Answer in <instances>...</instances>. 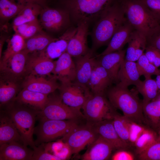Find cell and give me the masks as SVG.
Here are the masks:
<instances>
[{
  "instance_id": "cell-19",
  "label": "cell",
  "mask_w": 160,
  "mask_h": 160,
  "mask_svg": "<svg viewBox=\"0 0 160 160\" xmlns=\"http://www.w3.org/2000/svg\"><path fill=\"white\" fill-rule=\"evenodd\" d=\"M114 148L108 141L99 135L88 146L81 156L83 160H105L108 159Z\"/></svg>"
},
{
  "instance_id": "cell-1",
  "label": "cell",
  "mask_w": 160,
  "mask_h": 160,
  "mask_svg": "<svg viewBox=\"0 0 160 160\" xmlns=\"http://www.w3.org/2000/svg\"><path fill=\"white\" fill-rule=\"evenodd\" d=\"M127 20L121 0H118L95 23L91 33V51L95 53L101 47L108 45L114 34Z\"/></svg>"
},
{
  "instance_id": "cell-46",
  "label": "cell",
  "mask_w": 160,
  "mask_h": 160,
  "mask_svg": "<svg viewBox=\"0 0 160 160\" xmlns=\"http://www.w3.org/2000/svg\"><path fill=\"white\" fill-rule=\"evenodd\" d=\"M152 46L160 52V26L147 39V46Z\"/></svg>"
},
{
  "instance_id": "cell-8",
  "label": "cell",
  "mask_w": 160,
  "mask_h": 160,
  "mask_svg": "<svg viewBox=\"0 0 160 160\" xmlns=\"http://www.w3.org/2000/svg\"><path fill=\"white\" fill-rule=\"evenodd\" d=\"M40 118L56 120H76L84 118L80 111L65 104L60 96L49 97L47 102L43 109L39 111Z\"/></svg>"
},
{
  "instance_id": "cell-44",
  "label": "cell",
  "mask_w": 160,
  "mask_h": 160,
  "mask_svg": "<svg viewBox=\"0 0 160 160\" xmlns=\"http://www.w3.org/2000/svg\"><path fill=\"white\" fill-rule=\"evenodd\" d=\"M41 31V26L37 19L29 22L23 37L26 40Z\"/></svg>"
},
{
  "instance_id": "cell-6",
  "label": "cell",
  "mask_w": 160,
  "mask_h": 160,
  "mask_svg": "<svg viewBox=\"0 0 160 160\" xmlns=\"http://www.w3.org/2000/svg\"><path fill=\"white\" fill-rule=\"evenodd\" d=\"M83 115L88 124H92L106 120H112L117 114L104 94L94 95L89 96L83 106Z\"/></svg>"
},
{
  "instance_id": "cell-27",
  "label": "cell",
  "mask_w": 160,
  "mask_h": 160,
  "mask_svg": "<svg viewBox=\"0 0 160 160\" xmlns=\"http://www.w3.org/2000/svg\"><path fill=\"white\" fill-rule=\"evenodd\" d=\"M20 141L21 136L10 117L5 112L1 113L0 145Z\"/></svg>"
},
{
  "instance_id": "cell-17",
  "label": "cell",
  "mask_w": 160,
  "mask_h": 160,
  "mask_svg": "<svg viewBox=\"0 0 160 160\" xmlns=\"http://www.w3.org/2000/svg\"><path fill=\"white\" fill-rule=\"evenodd\" d=\"M55 63V61L40 52L29 54L26 73L38 76L49 75L53 70Z\"/></svg>"
},
{
  "instance_id": "cell-22",
  "label": "cell",
  "mask_w": 160,
  "mask_h": 160,
  "mask_svg": "<svg viewBox=\"0 0 160 160\" xmlns=\"http://www.w3.org/2000/svg\"><path fill=\"white\" fill-rule=\"evenodd\" d=\"M0 160H31L33 151L18 142L0 145Z\"/></svg>"
},
{
  "instance_id": "cell-35",
  "label": "cell",
  "mask_w": 160,
  "mask_h": 160,
  "mask_svg": "<svg viewBox=\"0 0 160 160\" xmlns=\"http://www.w3.org/2000/svg\"><path fill=\"white\" fill-rule=\"evenodd\" d=\"M18 90V86L14 80L7 79L6 81L1 80L0 84V105L8 103L14 99Z\"/></svg>"
},
{
  "instance_id": "cell-30",
  "label": "cell",
  "mask_w": 160,
  "mask_h": 160,
  "mask_svg": "<svg viewBox=\"0 0 160 160\" xmlns=\"http://www.w3.org/2000/svg\"><path fill=\"white\" fill-rule=\"evenodd\" d=\"M55 39L42 31L25 40L23 49L29 54L41 52Z\"/></svg>"
},
{
  "instance_id": "cell-29",
  "label": "cell",
  "mask_w": 160,
  "mask_h": 160,
  "mask_svg": "<svg viewBox=\"0 0 160 160\" xmlns=\"http://www.w3.org/2000/svg\"><path fill=\"white\" fill-rule=\"evenodd\" d=\"M145 124L157 132L160 129V100L143 104Z\"/></svg>"
},
{
  "instance_id": "cell-14",
  "label": "cell",
  "mask_w": 160,
  "mask_h": 160,
  "mask_svg": "<svg viewBox=\"0 0 160 160\" xmlns=\"http://www.w3.org/2000/svg\"><path fill=\"white\" fill-rule=\"evenodd\" d=\"M29 54L23 49L14 55L4 63L0 64V70L7 79L14 80L26 73Z\"/></svg>"
},
{
  "instance_id": "cell-4",
  "label": "cell",
  "mask_w": 160,
  "mask_h": 160,
  "mask_svg": "<svg viewBox=\"0 0 160 160\" xmlns=\"http://www.w3.org/2000/svg\"><path fill=\"white\" fill-rule=\"evenodd\" d=\"M128 23L146 39L160 26V23L142 0H121Z\"/></svg>"
},
{
  "instance_id": "cell-10",
  "label": "cell",
  "mask_w": 160,
  "mask_h": 160,
  "mask_svg": "<svg viewBox=\"0 0 160 160\" xmlns=\"http://www.w3.org/2000/svg\"><path fill=\"white\" fill-rule=\"evenodd\" d=\"M40 23L47 30L58 32L67 30L71 21L68 12L62 9L43 7L40 15Z\"/></svg>"
},
{
  "instance_id": "cell-34",
  "label": "cell",
  "mask_w": 160,
  "mask_h": 160,
  "mask_svg": "<svg viewBox=\"0 0 160 160\" xmlns=\"http://www.w3.org/2000/svg\"><path fill=\"white\" fill-rule=\"evenodd\" d=\"M25 5L15 0H0L1 20L6 21L15 17Z\"/></svg>"
},
{
  "instance_id": "cell-41",
  "label": "cell",
  "mask_w": 160,
  "mask_h": 160,
  "mask_svg": "<svg viewBox=\"0 0 160 160\" xmlns=\"http://www.w3.org/2000/svg\"><path fill=\"white\" fill-rule=\"evenodd\" d=\"M128 122L129 141L131 146H132L146 127L128 119Z\"/></svg>"
},
{
  "instance_id": "cell-26",
  "label": "cell",
  "mask_w": 160,
  "mask_h": 160,
  "mask_svg": "<svg viewBox=\"0 0 160 160\" xmlns=\"http://www.w3.org/2000/svg\"><path fill=\"white\" fill-rule=\"evenodd\" d=\"M128 44L125 59L136 62L144 53L147 47L146 37L142 33L135 29Z\"/></svg>"
},
{
  "instance_id": "cell-38",
  "label": "cell",
  "mask_w": 160,
  "mask_h": 160,
  "mask_svg": "<svg viewBox=\"0 0 160 160\" xmlns=\"http://www.w3.org/2000/svg\"><path fill=\"white\" fill-rule=\"evenodd\" d=\"M114 128L120 138L131 147L128 128V119L124 116L116 114L112 119Z\"/></svg>"
},
{
  "instance_id": "cell-31",
  "label": "cell",
  "mask_w": 160,
  "mask_h": 160,
  "mask_svg": "<svg viewBox=\"0 0 160 160\" xmlns=\"http://www.w3.org/2000/svg\"><path fill=\"white\" fill-rule=\"evenodd\" d=\"M43 7L35 3L26 4L14 18L12 22V27L37 19V17L40 15Z\"/></svg>"
},
{
  "instance_id": "cell-12",
  "label": "cell",
  "mask_w": 160,
  "mask_h": 160,
  "mask_svg": "<svg viewBox=\"0 0 160 160\" xmlns=\"http://www.w3.org/2000/svg\"><path fill=\"white\" fill-rule=\"evenodd\" d=\"M89 25L86 22H82L77 25V31L69 41L66 51L72 57L84 55L90 51L87 42Z\"/></svg>"
},
{
  "instance_id": "cell-51",
  "label": "cell",
  "mask_w": 160,
  "mask_h": 160,
  "mask_svg": "<svg viewBox=\"0 0 160 160\" xmlns=\"http://www.w3.org/2000/svg\"><path fill=\"white\" fill-rule=\"evenodd\" d=\"M155 81L159 89L160 90V74L156 76Z\"/></svg>"
},
{
  "instance_id": "cell-36",
  "label": "cell",
  "mask_w": 160,
  "mask_h": 160,
  "mask_svg": "<svg viewBox=\"0 0 160 160\" xmlns=\"http://www.w3.org/2000/svg\"><path fill=\"white\" fill-rule=\"evenodd\" d=\"M157 134L151 129L146 127L137 139L134 146L135 151L138 155L146 149L157 140Z\"/></svg>"
},
{
  "instance_id": "cell-15",
  "label": "cell",
  "mask_w": 160,
  "mask_h": 160,
  "mask_svg": "<svg viewBox=\"0 0 160 160\" xmlns=\"http://www.w3.org/2000/svg\"><path fill=\"white\" fill-rule=\"evenodd\" d=\"M113 82L107 71L96 60L88 83L91 92L94 95H105Z\"/></svg>"
},
{
  "instance_id": "cell-40",
  "label": "cell",
  "mask_w": 160,
  "mask_h": 160,
  "mask_svg": "<svg viewBox=\"0 0 160 160\" xmlns=\"http://www.w3.org/2000/svg\"><path fill=\"white\" fill-rule=\"evenodd\" d=\"M137 156L141 160H160V142L157 140Z\"/></svg>"
},
{
  "instance_id": "cell-42",
  "label": "cell",
  "mask_w": 160,
  "mask_h": 160,
  "mask_svg": "<svg viewBox=\"0 0 160 160\" xmlns=\"http://www.w3.org/2000/svg\"><path fill=\"white\" fill-rule=\"evenodd\" d=\"M36 147L33 149L31 160H60L58 157L46 151L44 147Z\"/></svg>"
},
{
  "instance_id": "cell-9",
  "label": "cell",
  "mask_w": 160,
  "mask_h": 160,
  "mask_svg": "<svg viewBox=\"0 0 160 160\" xmlns=\"http://www.w3.org/2000/svg\"><path fill=\"white\" fill-rule=\"evenodd\" d=\"M98 135L93 126L87 124L84 126L78 125L62 139L69 146L72 154H76L92 143Z\"/></svg>"
},
{
  "instance_id": "cell-16",
  "label": "cell",
  "mask_w": 160,
  "mask_h": 160,
  "mask_svg": "<svg viewBox=\"0 0 160 160\" xmlns=\"http://www.w3.org/2000/svg\"><path fill=\"white\" fill-rule=\"evenodd\" d=\"M76 78L74 82L80 85L88 87L89 81L97 59L91 50L87 54L75 58Z\"/></svg>"
},
{
  "instance_id": "cell-47",
  "label": "cell",
  "mask_w": 160,
  "mask_h": 160,
  "mask_svg": "<svg viewBox=\"0 0 160 160\" xmlns=\"http://www.w3.org/2000/svg\"><path fill=\"white\" fill-rule=\"evenodd\" d=\"M134 157L129 152L121 150L116 152L112 156L113 160H133Z\"/></svg>"
},
{
  "instance_id": "cell-7",
  "label": "cell",
  "mask_w": 160,
  "mask_h": 160,
  "mask_svg": "<svg viewBox=\"0 0 160 160\" xmlns=\"http://www.w3.org/2000/svg\"><path fill=\"white\" fill-rule=\"evenodd\" d=\"M78 125L76 120H56L40 118L35 129L37 136L35 145L42 144L63 137Z\"/></svg>"
},
{
  "instance_id": "cell-18",
  "label": "cell",
  "mask_w": 160,
  "mask_h": 160,
  "mask_svg": "<svg viewBox=\"0 0 160 160\" xmlns=\"http://www.w3.org/2000/svg\"><path fill=\"white\" fill-rule=\"evenodd\" d=\"M57 79L51 77L48 79L44 76L28 74L23 83V88L49 95L59 87Z\"/></svg>"
},
{
  "instance_id": "cell-43",
  "label": "cell",
  "mask_w": 160,
  "mask_h": 160,
  "mask_svg": "<svg viewBox=\"0 0 160 160\" xmlns=\"http://www.w3.org/2000/svg\"><path fill=\"white\" fill-rule=\"evenodd\" d=\"M144 54L149 62L156 67H160V52L154 47L147 46Z\"/></svg>"
},
{
  "instance_id": "cell-24",
  "label": "cell",
  "mask_w": 160,
  "mask_h": 160,
  "mask_svg": "<svg viewBox=\"0 0 160 160\" xmlns=\"http://www.w3.org/2000/svg\"><path fill=\"white\" fill-rule=\"evenodd\" d=\"M135 29L127 20L113 35L106 49L97 56L122 49L124 46L128 43L131 35Z\"/></svg>"
},
{
  "instance_id": "cell-3",
  "label": "cell",
  "mask_w": 160,
  "mask_h": 160,
  "mask_svg": "<svg viewBox=\"0 0 160 160\" xmlns=\"http://www.w3.org/2000/svg\"><path fill=\"white\" fill-rule=\"evenodd\" d=\"M108 100L116 108L121 110L124 116L132 121L145 124L143 115L142 102L140 101L136 90L117 84L110 88L106 92Z\"/></svg>"
},
{
  "instance_id": "cell-25",
  "label": "cell",
  "mask_w": 160,
  "mask_h": 160,
  "mask_svg": "<svg viewBox=\"0 0 160 160\" xmlns=\"http://www.w3.org/2000/svg\"><path fill=\"white\" fill-rule=\"evenodd\" d=\"M140 76L136 63L124 59L118 72L117 84L126 87L131 85L135 86L140 81Z\"/></svg>"
},
{
  "instance_id": "cell-50",
  "label": "cell",
  "mask_w": 160,
  "mask_h": 160,
  "mask_svg": "<svg viewBox=\"0 0 160 160\" xmlns=\"http://www.w3.org/2000/svg\"><path fill=\"white\" fill-rule=\"evenodd\" d=\"M5 39L4 38H1L0 40V58L1 59L2 56V50L4 42H5Z\"/></svg>"
},
{
  "instance_id": "cell-23",
  "label": "cell",
  "mask_w": 160,
  "mask_h": 160,
  "mask_svg": "<svg viewBox=\"0 0 160 160\" xmlns=\"http://www.w3.org/2000/svg\"><path fill=\"white\" fill-rule=\"evenodd\" d=\"M127 49L97 57L100 64L107 71L114 82L118 83V75L124 60Z\"/></svg>"
},
{
  "instance_id": "cell-39",
  "label": "cell",
  "mask_w": 160,
  "mask_h": 160,
  "mask_svg": "<svg viewBox=\"0 0 160 160\" xmlns=\"http://www.w3.org/2000/svg\"><path fill=\"white\" fill-rule=\"evenodd\" d=\"M137 69L140 76L145 78L151 77L153 75L160 74V70L150 63L144 53L137 61Z\"/></svg>"
},
{
  "instance_id": "cell-48",
  "label": "cell",
  "mask_w": 160,
  "mask_h": 160,
  "mask_svg": "<svg viewBox=\"0 0 160 160\" xmlns=\"http://www.w3.org/2000/svg\"><path fill=\"white\" fill-rule=\"evenodd\" d=\"M29 22L24 23L12 27L15 33L23 37L28 26Z\"/></svg>"
},
{
  "instance_id": "cell-11",
  "label": "cell",
  "mask_w": 160,
  "mask_h": 160,
  "mask_svg": "<svg viewBox=\"0 0 160 160\" xmlns=\"http://www.w3.org/2000/svg\"><path fill=\"white\" fill-rule=\"evenodd\" d=\"M58 89L63 102L79 111L92 93L89 88L83 87L74 82L61 83Z\"/></svg>"
},
{
  "instance_id": "cell-33",
  "label": "cell",
  "mask_w": 160,
  "mask_h": 160,
  "mask_svg": "<svg viewBox=\"0 0 160 160\" xmlns=\"http://www.w3.org/2000/svg\"><path fill=\"white\" fill-rule=\"evenodd\" d=\"M7 46L0 59V65L6 62L9 59L24 48L25 40L21 36L15 33L7 39Z\"/></svg>"
},
{
  "instance_id": "cell-37",
  "label": "cell",
  "mask_w": 160,
  "mask_h": 160,
  "mask_svg": "<svg viewBox=\"0 0 160 160\" xmlns=\"http://www.w3.org/2000/svg\"><path fill=\"white\" fill-rule=\"evenodd\" d=\"M45 150L59 158L60 160L69 159L72 154L68 145L61 139L52 143H48L44 147Z\"/></svg>"
},
{
  "instance_id": "cell-21",
  "label": "cell",
  "mask_w": 160,
  "mask_h": 160,
  "mask_svg": "<svg viewBox=\"0 0 160 160\" xmlns=\"http://www.w3.org/2000/svg\"><path fill=\"white\" fill-rule=\"evenodd\" d=\"M90 124L98 134L109 142L114 149H126L130 148L119 136L114 128L112 119L104 120Z\"/></svg>"
},
{
  "instance_id": "cell-32",
  "label": "cell",
  "mask_w": 160,
  "mask_h": 160,
  "mask_svg": "<svg viewBox=\"0 0 160 160\" xmlns=\"http://www.w3.org/2000/svg\"><path fill=\"white\" fill-rule=\"evenodd\" d=\"M136 89L143 96V104L153 100L157 96L159 89L155 80L151 77L141 80L135 86Z\"/></svg>"
},
{
  "instance_id": "cell-5",
  "label": "cell",
  "mask_w": 160,
  "mask_h": 160,
  "mask_svg": "<svg viewBox=\"0 0 160 160\" xmlns=\"http://www.w3.org/2000/svg\"><path fill=\"white\" fill-rule=\"evenodd\" d=\"M5 112L9 116L20 135L23 144L33 149L36 147L33 139L35 124L39 111L22 106H11Z\"/></svg>"
},
{
  "instance_id": "cell-2",
  "label": "cell",
  "mask_w": 160,
  "mask_h": 160,
  "mask_svg": "<svg viewBox=\"0 0 160 160\" xmlns=\"http://www.w3.org/2000/svg\"><path fill=\"white\" fill-rule=\"evenodd\" d=\"M118 0H59L69 13L71 23L76 26L82 22L95 23L110 7Z\"/></svg>"
},
{
  "instance_id": "cell-49",
  "label": "cell",
  "mask_w": 160,
  "mask_h": 160,
  "mask_svg": "<svg viewBox=\"0 0 160 160\" xmlns=\"http://www.w3.org/2000/svg\"><path fill=\"white\" fill-rule=\"evenodd\" d=\"M18 3L25 5L30 3H35L39 4L43 7L46 6L47 0H15Z\"/></svg>"
},
{
  "instance_id": "cell-45",
  "label": "cell",
  "mask_w": 160,
  "mask_h": 160,
  "mask_svg": "<svg viewBox=\"0 0 160 160\" xmlns=\"http://www.w3.org/2000/svg\"><path fill=\"white\" fill-rule=\"evenodd\" d=\"M160 23V0H142Z\"/></svg>"
},
{
  "instance_id": "cell-20",
  "label": "cell",
  "mask_w": 160,
  "mask_h": 160,
  "mask_svg": "<svg viewBox=\"0 0 160 160\" xmlns=\"http://www.w3.org/2000/svg\"><path fill=\"white\" fill-rule=\"evenodd\" d=\"M77 30V27H70L62 35L58 38H55L45 49L39 52L51 59L58 58L66 51L68 42Z\"/></svg>"
},
{
  "instance_id": "cell-13",
  "label": "cell",
  "mask_w": 160,
  "mask_h": 160,
  "mask_svg": "<svg viewBox=\"0 0 160 160\" xmlns=\"http://www.w3.org/2000/svg\"><path fill=\"white\" fill-rule=\"evenodd\" d=\"M72 57L65 52L55 61L52 77L60 81L61 83L73 82L76 79V66Z\"/></svg>"
},
{
  "instance_id": "cell-52",
  "label": "cell",
  "mask_w": 160,
  "mask_h": 160,
  "mask_svg": "<svg viewBox=\"0 0 160 160\" xmlns=\"http://www.w3.org/2000/svg\"><path fill=\"white\" fill-rule=\"evenodd\" d=\"M157 140L160 142V129L157 132Z\"/></svg>"
},
{
  "instance_id": "cell-28",
  "label": "cell",
  "mask_w": 160,
  "mask_h": 160,
  "mask_svg": "<svg viewBox=\"0 0 160 160\" xmlns=\"http://www.w3.org/2000/svg\"><path fill=\"white\" fill-rule=\"evenodd\" d=\"M48 95L23 88L15 99L21 104L31 106L41 111L48 102Z\"/></svg>"
}]
</instances>
